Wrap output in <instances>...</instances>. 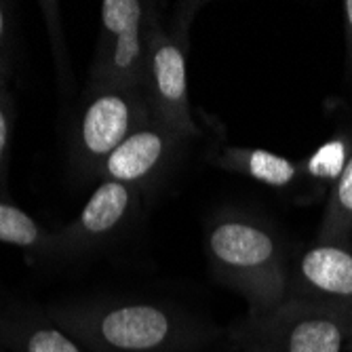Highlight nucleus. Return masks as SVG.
Wrapping results in <instances>:
<instances>
[{
    "mask_svg": "<svg viewBox=\"0 0 352 352\" xmlns=\"http://www.w3.org/2000/svg\"><path fill=\"white\" fill-rule=\"evenodd\" d=\"M89 352H192L217 331L173 304L146 298H93L45 308Z\"/></svg>",
    "mask_w": 352,
    "mask_h": 352,
    "instance_id": "nucleus-1",
    "label": "nucleus"
},
{
    "mask_svg": "<svg viewBox=\"0 0 352 352\" xmlns=\"http://www.w3.org/2000/svg\"><path fill=\"white\" fill-rule=\"evenodd\" d=\"M205 253L217 283L264 312L287 298L289 260L276 226L245 209H219L205 223Z\"/></svg>",
    "mask_w": 352,
    "mask_h": 352,
    "instance_id": "nucleus-2",
    "label": "nucleus"
},
{
    "mask_svg": "<svg viewBox=\"0 0 352 352\" xmlns=\"http://www.w3.org/2000/svg\"><path fill=\"white\" fill-rule=\"evenodd\" d=\"M201 7V3H179L167 19L161 15V7H156L148 30V53L142 87L152 118L192 142L201 140L203 135L201 126L192 116L188 95L190 28Z\"/></svg>",
    "mask_w": 352,
    "mask_h": 352,
    "instance_id": "nucleus-3",
    "label": "nucleus"
},
{
    "mask_svg": "<svg viewBox=\"0 0 352 352\" xmlns=\"http://www.w3.org/2000/svg\"><path fill=\"white\" fill-rule=\"evenodd\" d=\"M239 352H346L352 316L298 300H283L264 312H247L226 331Z\"/></svg>",
    "mask_w": 352,
    "mask_h": 352,
    "instance_id": "nucleus-4",
    "label": "nucleus"
},
{
    "mask_svg": "<svg viewBox=\"0 0 352 352\" xmlns=\"http://www.w3.org/2000/svg\"><path fill=\"white\" fill-rule=\"evenodd\" d=\"M150 118L144 89L87 85L68 148L74 175L93 182L106 158Z\"/></svg>",
    "mask_w": 352,
    "mask_h": 352,
    "instance_id": "nucleus-5",
    "label": "nucleus"
},
{
    "mask_svg": "<svg viewBox=\"0 0 352 352\" xmlns=\"http://www.w3.org/2000/svg\"><path fill=\"white\" fill-rule=\"evenodd\" d=\"M156 7L144 0H104L87 85L144 87L148 30Z\"/></svg>",
    "mask_w": 352,
    "mask_h": 352,
    "instance_id": "nucleus-6",
    "label": "nucleus"
},
{
    "mask_svg": "<svg viewBox=\"0 0 352 352\" xmlns=\"http://www.w3.org/2000/svg\"><path fill=\"white\" fill-rule=\"evenodd\" d=\"M142 203L144 195L138 188L118 182H100L80 213L66 226L55 228L53 262H70L104 251L131 230Z\"/></svg>",
    "mask_w": 352,
    "mask_h": 352,
    "instance_id": "nucleus-7",
    "label": "nucleus"
},
{
    "mask_svg": "<svg viewBox=\"0 0 352 352\" xmlns=\"http://www.w3.org/2000/svg\"><path fill=\"white\" fill-rule=\"evenodd\" d=\"M190 144L186 135L150 118L106 158L95 179L133 186L148 197L167 182Z\"/></svg>",
    "mask_w": 352,
    "mask_h": 352,
    "instance_id": "nucleus-8",
    "label": "nucleus"
},
{
    "mask_svg": "<svg viewBox=\"0 0 352 352\" xmlns=\"http://www.w3.org/2000/svg\"><path fill=\"white\" fill-rule=\"evenodd\" d=\"M285 300L352 316V243L314 241L294 253Z\"/></svg>",
    "mask_w": 352,
    "mask_h": 352,
    "instance_id": "nucleus-9",
    "label": "nucleus"
},
{
    "mask_svg": "<svg viewBox=\"0 0 352 352\" xmlns=\"http://www.w3.org/2000/svg\"><path fill=\"white\" fill-rule=\"evenodd\" d=\"M207 161L223 171L245 175L278 192L304 188V182L308 177L304 163L262 148H243L234 144L215 142L207 150Z\"/></svg>",
    "mask_w": 352,
    "mask_h": 352,
    "instance_id": "nucleus-10",
    "label": "nucleus"
},
{
    "mask_svg": "<svg viewBox=\"0 0 352 352\" xmlns=\"http://www.w3.org/2000/svg\"><path fill=\"white\" fill-rule=\"evenodd\" d=\"M0 344L11 352H87L38 306L0 304Z\"/></svg>",
    "mask_w": 352,
    "mask_h": 352,
    "instance_id": "nucleus-11",
    "label": "nucleus"
},
{
    "mask_svg": "<svg viewBox=\"0 0 352 352\" xmlns=\"http://www.w3.org/2000/svg\"><path fill=\"white\" fill-rule=\"evenodd\" d=\"M0 243L23 249L36 260L53 262L55 255V230L43 226L9 195H0Z\"/></svg>",
    "mask_w": 352,
    "mask_h": 352,
    "instance_id": "nucleus-12",
    "label": "nucleus"
},
{
    "mask_svg": "<svg viewBox=\"0 0 352 352\" xmlns=\"http://www.w3.org/2000/svg\"><path fill=\"white\" fill-rule=\"evenodd\" d=\"M316 241L350 243L352 241V150L329 188L323 219L318 223Z\"/></svg>",
    "mask_w": 352,
    "mask_h": 352,
    "instance_id": "nucleus-13",
    "label": "nucleus"
},
{
    "mask_svg": "<svg viewBox=\"0 0 352 352\" xmlns=\"http://www.w3.org/2000/svg\"><path fill=\"white\" fill-rule=\"evenodd\" d=\"M11 70H0V195H7L11 146L15 135V98L9 87Z\"/></svg>",
    "mask_w": 352,
    "mask_h": 352,
    "instance_id": "nucleus-14",
    "label": "nucleus"
},
{
    "mask_svg": "<svg viewBox=\"0 0 352 352\" xmlns=\"http://www.w3.org/2000/svg\"><path fill=\"white\" fill-rule=\"evenodd\" d=\"M9 38H11V9L7 3H0V70H11Z\"/></svg>",
    "mask_w": 352,
    "mask_h": 352,
    "instance_id": "nucleus-15",
    "label": "nucleus"
},
{
    "mask_svg": "<svg viewBox=\"0 0 352 352\" xmlns=\"http://www.w3.org/2000/svg\"><path fill=\"white\" fill-rule=\"evenodd\" d=\"M344 11V36H346V87L352 95V0L342 5Z\"/></svg>",
    "mask_w": 352,
    "mask_h": 352,
    "instance_id": "nucleus-16",
    "label": "nucleus"
},
{
    "mask_svg": "<svg viewBox=\"0 0 352 352\" xmlns=\"http://www.w3.org/2000/svg\"><path fill=\"white\" fill-rule=\"evenodd\" d=\"M0 352H11V350H7V348H5L3 344H0Z\"/></svg>",
    "mask_w": 352,
    "mask_h": 352,
    "instance_id": "nucleus-17",
    "label": "nucleus"
},
{
    "mask_svg": "<svg viewBox=\"0 0 352 352\" xmlns=\"http://www.w3.org/2000/svg\"><path fill=\"white\" fill-rule=\"evenodd\" d=\"M346 352H352V348H348V350H346Z\"/></svg>",
    "mask_w": 352,
    "mask_h": 352,
    "instance_id": "nucleus-18",
    "label": "nucleus"
},
{
    "mask_svg": "<svg viewBox=\"0 0 352 352\" xmlns=\"http://www.w3.org/2000/svg\"><path fill=\"white\" fill-rule=\"evenodd\" d=\"M350 348H352V344H350Z\"/></svg>",
    "mask_w": 352,
    "mask_h": 352,
    "instance_id": "nucleus-19",
    "label": "nucleus"
},
{
    "mask_svg": "<svg viewBox=\"0 0 352 352\" xmlns=\"http://www.w3.org/2000/svg\"><path fill=\"white\" fill-rule=\"evenodd\" d=\"M350 243H352V241H350Z\"/></svg>",
    "mask_w": 352,
    "mask_h": 352,
    "instance_id": "nucleus-20",
    "label": "nucleus"
}]
</instances>
